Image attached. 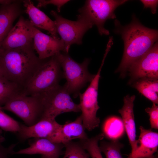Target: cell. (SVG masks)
I'll use <instances>...</instances> for the list:
<instances>
[{"label": "cell", "instance_id": "1", "mask_svg": "<svg viewBox=\"0 0 158 158\" xmlns=\"http://www.w3.org/2000/svg\"><path fill=\"white\" fill-rule=\"evenodd\" d=\"M114 25V32L121 35L124 44L122 58L116 72L124 77L130 66L148 52L157 42L158 32L142 25L134 15L129 24L123 26L116 20Z\"/></svg>", "mask_w": 158, "mask_h": 158}, {"label": "cell", "instance_id": "2", "mask_svg": "<svg viewBox=\"0 0 158 158\" xmlns=\"http://www.w3.org/2000/svg\"><path fill=\"white\" fill-rule=\"evenodd\" d=\"M46 59H40L36 55L33 44L9 49H0V67L4 76L23 91Z\"/></svg>", "mask_w": 158, "mask_h": 158}, {"label": "cell", "instance_id": "3", "mask_svg": "<svg viewBox=\"0 0 158 158\" xmlns=\"http://www.w3.org/2000/svg\"><path fill=\"white\" fill-rule=\"evenodd\" d=\"M126 0H88L78 10L77 18L86 22L92 26L96 25L101 35H108L109 31L104 27L106 21L116 18V8L127 2Z\"/></svg>", "mask_w": 158, "mask_h": 158}, {"label": "cell", "instance_id": "4", "mask_svg": "<svg viewBox=\"0 0 158 158\" xmlns=\"http://www.w3.org/2000/svg\"><path fill=\"white\" fill-rule=\"evenodd\" d=\"M63 71V78L66 80L64 86L70 94L75 98L81 89L90 82L95 75L90 73L88 69L90 60L86 59L79 63L72 59L68 53L61 52L56 55Z\"/></svg>", "mask_w": 158, "mask_h": 158}, {"label": "cell", "instance_id": "5", "mask_svg": "<svg viewBox=\"0 0 158 158\" xmlns=\"http://www.w3.org/2000/svg\"><path fill=\"white\" fill-rule=\"evenodd\" d=\"M63 78L62 68L55 55L46 59L24 88L23 93L40 95L59 85Z\"/></svg>", "mask_w": 158, "mask_h": 158}, {"label": "cell", "instance_id": "6", "mask_svg": "<svg viewBox=\"0 0 158 158\" xmlns=\"http://www.w3.org/2000/svg\"><path fill=\"white\" fill-rule=\"evenodd\" d=\"M0 108L13 113L28 126H32L40 121L43 112L40 95H27L23 93L12 97Z\"/></svg>", "mask_w": 158, "mask_h": 158}, {"label": "cell", "instance_id": "7", "mask_svg": "<svg viewBox=\"0 0 158 158\" xmlns=\"http://www.w3.org/2000/svg\"><path fill=\"white\" fill-rule=\"evenodd\" d=\"M64 85H59L40 95L43 105L42 119H55L59 115L68 112L81 111L80 104L73 101Z\"/></svg>", "mask_w": 158, "mask_h": 158}, {"label": "cell", "instance_id": "8", "mask_svg": "<svg viewBox=\"0 0 158 158\" xmlns=\"http://www.w3.org/2000/svg\"><path fill=\"white\" fill-rule=\"evenodd\" d=\"M105 59L103 58L97 73L86 90L83 93H80L79 94L83 123L85 129L88 131L98 127L100 122L99 118L96 115L100 108L97 101L98 89L100 73Z\"/></svg>", "mask_w": 158, "mask_h": 158}, {"label": "cell", "instance_id": "9", "mask_svg": "<svg viewBox=\"0 0 158 158\" xmlns=\"http://www.w3.org/2000/svg\"><path fill=\"white\" fill-rule=\"evenodd\" d=\"M51 14L54 20L57 34L60 36L65 46V52L68 53L73 44H80L85 33L92 26L83 20L77 18L76 21L67 19L52 10Z\"/></svg>", "mask_w": 158, "mask_h": 158}, {"label": "cell", "instance_id": "10", "mask_svg": "<svg viewBox=\"0 0 158 158\" xmlns=\"http://www.w3.org/2000/svg\"><path fill=\"white\" fill-rule=\"evenodd\" d=\"M128 71L131 77L130 83L143 78L158 80V42L154 44L148 52L134 63Z\"/></svg>", "mask_w": 158, "mask_h": 158}, {"label": "cell", "instance_id": "11", "mask_svg": "<svg viewBox=\"0 0 158 158\" xmlns=\"http://www.w3.org/2000/svg\"><path fill=\"white\" fill-rule=\"evenodd\" d=\"M32 26L29 20L20 16L3 41L1 48L9 49L33 44Z\"/></svg>", "mask_w": 158, "mask_h": 158}, {"label": "cell", "instance_id": "12", "mask_svg": "<svg viewBox=\"0 0 158 158\" xmlns=\"http://www.w3.org/2000/svg\"><path fill=\"white\" fill-rule=\"evenodd\" d=\"M34 49L41 59L55 56L61 52H65V46L61 39L55 38L41 32L32 26Z\"/></svg>", "mask_w": 158, "mask_h": 158}, {"label": "cell", "instance_id": "13", "mask_svg": "<svg viewBox=\"0 0 158 158\" xmlns=\"http://www.w3.org/2000/svg\"><path fill=\"white\" fill-rule=\"evenodd\" d=\"M61 125L55 119H42L31 126L20 123L19 131L16 134L21 141L35 138H46L51 141Z\"/></svg>", "mask_w": 158, "mask_h": 158}, {"label": "cell", "instance_id": "14", "mask_svg": "<svg viewBox=\"0 0 158 158\" xmlns=\"http://www.w3.org/2000/svg\"><path fill=\"white\" fill-rule=\"evenodd\" d=\"M29 146L25 148L14 152L13 154H40L46 158H59L62 154L64 145L54 142L44 138H35L28 142Z\"/></svg>", "mask_w": 158, "mask_h": 158}, {"label": "cell", "instance_id": "15", "mask_svg": "<svg viewBox=\"0 0 158 158\" xmlns=\"http://www.w3.org/2000/svg\"><path fill=\"white\" fill-rule=\"evenodd\" d=\"M134 95H127L124 97L122 107L118 110L131 148L130 153H133L138 146V140L136 139V131L133 111Z\"/></svg>", "mask_w": 158, "mask_h": 158}, {"label": "cell", "instance_id": "16", "mask_svg": "<svg viewBox=\"0 0 158 158\" xmlns=\"http://www.w3.org/2000/svg\"><path fill=\"white\" fill-rule=\"evenodd\" d=\"M138 140V146L127 158H150L157 151L158 146V133L151 130L146 129L142 126Z\"/></svg>", "mask_w": 158, "mask_h": 158}, {"label": "cell", "instance_id": "17", "mask_svg": "<svg viewBox=\"0 0 158 158\" xmlns=\"http://www.w3.org/2000/svg\"><path fill=\"white\" fill-rule=\"evenodd\" d=\"M85 130L80 115L74 121L67 122L61 125L51 141L64 145L74 139L85 140L88 138Z\"/></svg>", "mask_w": 158, "mask_h": 158}, {"label": "cell", "instance_id": "18", "mask_svg": "<svg viewBox=\"0 0 158 158\" xmlns=\"http://www.w3.org/2000/svg\"><path fill=\"white\" fill-rule=\"evenodd\" d=\"M20 1L0 6V49L15 20L23 13Z\"/></svg>", "mask_w": 158, "mask_h": 158}, {"label": "cell", "instance_id": "19", "mask_svg": "<svg viewBox=\"0 0 158 158\" xmlns=\"http://www.w3.org/2000/svg\"><path fill=\"white\" fill-rule=\"evenodd\" d=\"M23 3L25 8V11L28 15L30 21L33 26L47 30L51 36L59 39L54 21L36 7L31 0H24Z\"/></svg>", "mask_w": 158, "mask_h": 158}, {"label": "cell", "instance_id": "20", "mask_svg": "<svg viewBox=\"0 0 158 158\" xmlns=\"http://www.w3.org/2000/svg\"><path fill=\"white\" fill-rule=\"evenodd\" d=\"M133 86L153 103L158 104V80L149 78L139 79L135 82Z\"/></svg>", "mask_w": 158, "mask_h": 158}, {"label": "cell", "instance_id": "21", "mask_svg": "<svg viewBox=\"0 0 158 158\" xmlns=\"http://www.w3.org/2000/svg\"><path fill=\"white\" fill-rule=\"evenodd\" d=\"M102 130L104 137L112 140L121 137L125 131L122 119L115 116L109 117L105 120L103 125Z\"/></svg>", "mask_w": 158, "mask_h": 158}, {"label": "cell", "instance_id": "22", "mask_svg": "<svg viewBox=\"0 0 158 158\" xmlns=\"http://www.w3.org/2000/svg\"><path fill=\"white\" fill-rule=\"evenodd\" d=\"M22 93L23 90L18 85L4 75H0V107L12 97Z\"/></svg>", "mask_w": 158, "mask_h": 158}, {"label": "cell", "instance_id": "23", "mask_svg": "<svg viewBox=\"0 0 158 158\" xmlns=\"http://www.w3.org/2000/svg\"><path fill=\"white\" fill-rule=\"evenodd\" d=\"M104 137V134L101 133L92 138L80 140L79 142L92 158H103L98 143Z\"/></svg>", "mask_w": 158, "mask_h": 158}, {"label": "cell", "instance_id": "24", "mask_svg": "<svg viewBox=\"0 0 158 158\" xmlns=\"http://www.w3.org/2000/svg\"><path fill=\"white\" fill-rule=\"evenodd\" d=\"M124 145L117 140L101 142L99 148L106 158H123L121 152Z\"/></svg>", "mask_w": 158, "mask_h": 158}, {"label": "cell", "instance_id": "25", "mask_svg": "<svg viewBox=\"0 0 158 158\" xmlns=\"http://www.w3.org/2000/svg\"><path fill=\"white\" fill-rule=\"evenodd\" d=\"M64 145L65 151L63 158H89V155L80 142L71 141Z\"/></svg>", "mask_w": 158, "mask_h": 158}, {"label": "cell", "instance_id": "26", "mask_svg": "<svg viewBox=\"0 0 158 158\" xmlns=\"http://www.w3.org/2000/svg\"><path fill=\"white\" fill-rule=\"evenodd\" d=\"M20 123L6 113L0 108V128L6 131L16 134L20 129Z\"/></svg>", "mask_w": 158, "mask_h": 158}, {"label": "cell", "instance_id": "27", "mask_svg": "<svg viewBox=\"0 0 158 158\" xmlns=\"http://www.w3.org/2000/svg\"><path fill=\"white\" fill-rule=\"evenodd\" d=\"M150 116V121L152 128L157 129L158 128V106L153 103L152 107L147 108L145 110Z\"/></svg>", "mask_w": 158, "mask_h": 158}, {"label": "cell", "instance_id": "28", "mask_svg": "<svg viewBox=\"0 0 158 158\" xmlns=\"http://www.w3.org/2000/svg\"><path fill=\"white\" fill-rule=\"evenodd\" d=\"M38 4L37 7L38 8L45 7L48 4H52L57 7V10L60 12L61 7L69 0H37Z\"/></svg>", "mask_w": 158, "mask_h": 158}, {"label": "cell", "instance_id": "29", "mask_svg": "<svg viewBox=\"0 0 158 158\" xmlns=\"http://www.w3.org/2000/svg\"><path fill=\"white\" fill-rule=\"evenodd\" d=\"M17 144H13L7 147H4L0 143V158H8L9 157L13 155L15 151L14 149Z\"/></svg>", "mask_w": 158, "mask_h": 158}, {"label": "cell", "instance_id": "30", "mask_svg": "<svg viewBox=\"0 0 158 158\" xmlns=\"http://www.w3.org/2000/svg\"><path fill=\"white\" fill-rule=\"evenodd\" d=\"M143 4L144 8H150L152 13H157L158 1L156 0H141L140 1Z\"/></svg>", "mask_w": 158, "mask_h": 158}, {"label": "cell", "instance_id": "31", "mask_svg": "<svg viewBox=\"0 0 158 158\" xmlns=\"http://www.w3.org/2000/svg\"><path fill=\"white\" fill-rule=\"evenodd\" d=\"M5 140V138L2 135L1 130L0 129V143H2Z\"/></svg>", "mask_w": 158, "mask_h": 158}, {"label": "cell", "instance_id": "32", "mask_svg": "<svg viewBox=\"0 0 158 158\" xmlns=\"http://www.w3.org/2000/svg\"><path fill=\"white\" fill-rule=\"evenodd\" d=\"M150 158H158L157 155H153L152 157Z\"/></svg>", "mask_w": 158, "mask_h": 158}, {"label": "cell", "instance_id": "33", "mask_svg": "<svg viewBox=\"0 0 158 158\" xmlns=\"http://www.w3.org/2000/svg\"><path fill=\"white\" fill-rule=\"evenodd\" d=\"M4 75L3 74V72H2V70L1 67H0V75Z\"/></svg>", "mask_w": 158, "mask_h": 158}, {"label": "cell", "instance_id": "34", "mask_svg": "<svg viewBox=\"0 0 158 158\" xmlns=\"http://www.w3.org/2000/svg\"><path fill=\"white\" fill-rule=\"evenodd\" d=\"M41 158H46L43 156H42Z\"/></svg>", "mask_w": 158, "mask_h": 158}]
</instances>
